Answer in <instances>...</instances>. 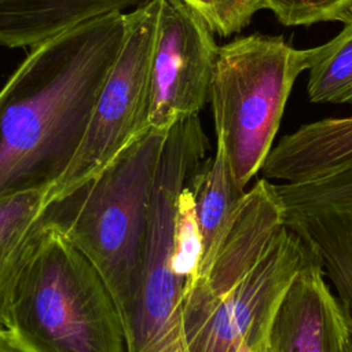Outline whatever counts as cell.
Wrapping results in <instances>:
<instances>
[{"mask_svg":"<svg viewBox=\"0 0 352 352\" xmlns=\"http://www.w3.org/2000/svg\"><path fill=\"white\" fill-rule=\"evenodd\" d=\"M342 352H352V336L346 340V342H345V345H344Z\"/></svg>","mask_w":352,"mask_h":352,"instance_id":"ffe728a7","label":"cell"},{"mask_svg":"<svg viewBox=\"0 0 352 352\" xmlns=\"http://www.w3.org/2000/svg\"><path fill=\"white\" fill-rule=\"evenodd\" d=\"M6 327L28 352H128L122 318L100 274L45 223L16 276Z\"/></svg>","mask_w":352,"mask_h":352,"instance_id":"277c9868","label":"cell"},{"mask_svg":"<svg viewBox=\"0 0 352 352\" xmlns=\"http://www.w3.org/2000/svg\"><path fill=\"white\" fill-rule=\"evenodd\" d=\"M286 26L312 25L326 21L345 22L352 14V0H264Z\"/></svg>","mask_w":352,"mask_h":352,"instance_id":"e0dca14e","label":"cell"},{"mask_svg":"<svg viewBox=\"0 0 352 352\" xmlns=\"http://www.w3.org/2000/svg\"><path fill=\"white\" fill-rule=\"evenodd\" d=\"M312 254L283 221L268 179L248 190L208 267L184 287L188 352L260 349L271 319Z\"/></svg>","mask_w":352,"mask_h":352,"instance_id":"7a4b0ae2","label":"cell"},{"mask_svg":"<svg viewBox=\"0 0 352 352\" xmlns=\"http://www.w3.org/2000/svg\"><path fill=\"white\" fill-rule=\"evenodd\" d=\"M190 188L202 236L199 275L210 263L246 190L236 183L228 158L219 146H216L214 155L206 158L192 176Z\"/></svg>","mask_w":352,"mask_h":352,"instance_id":"4fadbf2b","label":"cell"},{"mask_svg":"<svg viewBox=\"0 0 352 352\" xmlns=\"http://www.w3.org/2000/svg\"><path fill=\"white\" fill-rule=\"evenodd\" d=\"M158 12L160 0H150L125 12L122 48L95 103L73 161L48 190V205L96 176L148 128L150 69Z\"/></svg>","mask_w":352,"mask_h":352,"instance_id":"52a82bcc","label":"cell"},{"mask_svg":"<svg viewBox=\"0 0 352 352\" xmlns=\"http://www.w3.org/2000/svg\"><path fill=\"white\" fill-rule=\"evenodd\" d=\"M125 12L81 22L30 48L0 89V201L65 175L120 55Z\"/></svg>","mask_w":352,"mask_h":352,"instance_id":"6da1fadb","label":"cell"},{"mask_svg":"<svg viewBox=\"0 0 352 352\" xmlns=\"http://www.w3.org/2000/svg\"><path fill=\"white\" fill-rule=\"evenodd\" d=\"M201 258L202 236L188 183L179 195L173 223V263L176 271L187 279V283L197 278Z\"/></svg>","mask_w":352,"mask_h":352,"instance_id":"2e32d148","label":"cell"},{"mask_svg":"<svg viewBox=\"0 0 352 352\" xmlns=\"http://www.w3.org/2000/svg\"><path fill=\"white\" fill-rule=\"evenodd\" d=\"M351 336L340 300L312 260L276 307L261 352H342Z\"/></svg>","mask_w":352,"mask_h":352,"instance_id":"30bf717a","label":"cell"},{"mask_svg":"<svg viewBox=\"0 0 352 352\" xmlns=\"http://www.w3.org/2000/svg\"><path fill=\"white\" fill-rule=\"evenodd\" d=\"M352 161V116L305 124L272 146L261 172L265 179L297 183Z\"/></svg>","mask_w":352,"mask_h":352,"instance_id":"8fae6325","label":"cell"},{"mask_svg":"<svg viewBox=\"0 0 352 352\" xmlns=\"http://www.w3.org/2000/svg\"><path fill=\"white\" fill-rule=\"evenodd\" d=\"M169 126L144 129L96 176L51 202L43 216L98 270L125 333L140 292L153 191Z\"/></svg>","mask_w":352,"mask_h":352,"instance_id":"3957f363","label":"cell"},{"mask_svg":"<svg viewBox=\"0 0 352 352\" xmlns=\"http://www.w3.org/2000/svg\"><path fill=\"white\" fill-rule=\"evenodd\" d=\"M319 52L320 45L296 50L282 36L265 34L219 47L209 92L216 146L242 188L261 170L293 84Z\"/></svg>","mask_w":352,"mask_h":352,"instance_id":"5b68a950","label":"cell"},{"mask_svg":"<svg viewBox=\"0 0 352 352\" xmlns=\"http://www.w3.org/2000/svg\"><path fill=\"white\" fill-rule=\"evenodd\" d=\"M47 206L48 190L0 201V327L7 326L11 293Z\"/></svg>","mask_w":352,"mask_h":352,"instance_id":"5bb4252c","label":"cell"},{"mask_svg":"<svg viewBox=\"0 0 352 352\" xmlns=\"http://www.w3.org/2000/svg\"><path fill=\"white\" fill-rule=\"evenodd\" d=\"M150 0H0V45L33 48L92 18Z\"/></svg>","mask_w":352,"mask_h":352,"instance_id":"7c38bea8","label":"cell"},{"mask_svg":"<svg viewBox=\"0 0 352 352\" xmlns=\"http://www.w3.org/2000/svg\"><path fill=\"white\" fill-rule=\"evenodd\" d=\"M241 352H261V348H260V349H252L250 346L243 345V346H242V349H241Z\"/></svg>","mask_w":352,"mask_h":352,"instance_id":"44dd1931","label":"cell"},{"mask_svg":"<svg viewBox=\"0 0 352 352\" xmlns=\"http://www.w3.org/2000/svg\"><path fill=\"white\" fill-rule=\"evenodd\" d=\"M0 352H28L8 327H0Z\"/></svg>","mask_w":352,"mask_h":352,"instance_id":"d6986e66","label":"cell"},{"mask_svg":"<svg viewBox=\"0 0 352 352\" xmlns=\"http://www.w3.org/2000/svg\"><path fill=\"white\" fill-rule=\"evenodd\" d=\"M285 224L304 242L352 329V161L297 183H272Z\"/></svg>","mask_w":352,"mask_h":352,"instance_id":"9c48e42d","label":"cell"},{"mask_svg":"<svg viewBox=\"0 0 352 352\" xmlns=\"http://www.w3.org/2000/svg\"><path fill=\"white\" fill-rule=\"evenodd\" d=\"M208 150L198 116L169 126L153 191L140 292L126 327L128 352H188L183 330L187 279L173 263V223L179 195L206 161Z\"/></svg>","mask_w":352,"mask_h":352,"instance_id":"8992f818","label":"cell"},{"mask_svg":"<svg viewBox=\"0 0 352 352\" xmlns=\"http://www.w3.org/2000/svg\"><path fill=\"white\" fill-rule=\"evenodd\" d=\"M204 16L184 0H160L150 69L148 126L198 116L209 100L219 45Z\"/></svg>","mask_w":352,"mask_h":352,"instance_id":"ba28073f","label":"cell"},{"mask_svg":"<svg viewBox=\"0 0 352 352\" xmlns=\"http://www.w3.org/2000/svg\"><path fill=\"white\" fill-rule=\"evenodd\" d=\"M195 8L212 30L223 37L241 32L253 15L265 8L264 0H184Z\"/></svg>","mask_w":352,"mask_h":352,"instance_id":"ac0fdd59","label":"cell"},{"mask_svg":"<svg viewBox=\"0 0 352 352\" xmlns=\"http://www.w3.org/2000/svg\"><path fill=\"white\" fill-rule=\"evenodd\" d=\"M307 92L312 103L352 104V14L342 30L320 45L308 69Z\"/></svg>","mask_w":352,"mask_h":352,"instance_id":"9a60e30c","label":"cell"}]
</instances>
